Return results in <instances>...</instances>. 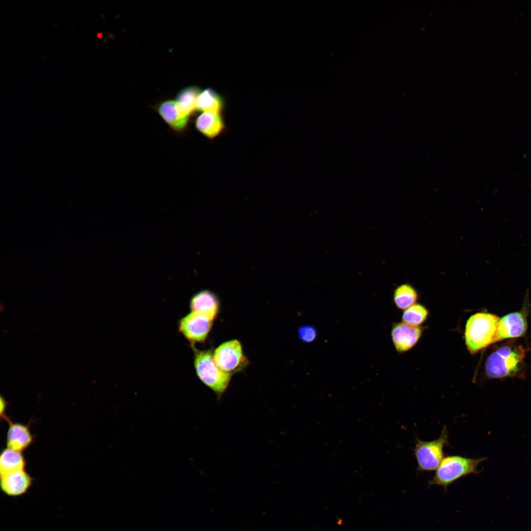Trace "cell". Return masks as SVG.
<instances>
[{"instance_id":"15","label":"cell","mask_w":531,"mask_h":531,"mask_svg":"<svg viewBox=\"0 0 531 531\" xmlns=\"http://www.w3.org/2000/svg\"><path fill=\"white\" fill-rule=\"evenodd\" d=\"M22 452L6 448L0 456V475L19 470H25L26 461Z\"/></svg>"},{"instance_id":"5","label":"cell","mask_w":531,"mask_h":531,"mask_svg":"<svg viewBox=\"0 0 531 531\" xmlns=\"http://www.w3.org/2000/svg\"><path fill=\"white\" fill-rule=\"evenodd\" d=\"M448 444V431L444 426L439 437L431 441H423L416 438L413 449L417 472H432L437 470L443 459V449Z\"/></svg>"},{"instance_id":"19","label":"cell","mask_w":531,"mask_h":531,"mask_svg":"<svg viewBox=\"0 0 531 531\" xmlns=\"http://www.w3.org/2000/svg\"><path fill=\"white\" fill-rule=\"evenodd\" d=\"M429 315L427 308L420 304H414L405 310L402 315L403 323L419 326L427 319Z\"/></svg>"},{"instance_id":"2","label":"cell","mask_w":531,"mask_h":531,"mask_svg":"<svg viewBox=\"0 0 531 531\" xmlns=\"http://www.w3.org/2000/svg\"><path fill=\"white\" fill-rule=\"evenodd\" d=\"M500 318L486 312L472 315L465 330V344L469 352L474 354L495 343Z\"/></svg>"},{"instance_id":"6","label":"cell","mask_w":531,"mask_h":531,"mask_svg":"<svg viewBox=\"0 0 531 531\" xmlns=\"http://www.w3.org/2000/svg\"><path fill=\"white\" fill-rule=\"evenodd\" d=\"M213 356L219 368L231 374L243 369L248 364L241 344L236 339L221 344L214 351Z\"/></svg>"},{"instance_id":"21","label":"cell","mask_w":531,"mask_h":531,"mask_svg":"<svg viewBox=\"0 0 531 531\" xmlns=\"http://www.w3.org/2000/svg\"><path fill=\"white\" fill-rule=\"evenodd\" d=\"M0 416L1 417H2L4 419H5L6 421H8L9 419L8 418V417L6 415L5 413L6 407L7 405V403L2 396H0Z\"/></svg>"},{"instance_id":"3","label":"cell","mask_w":531,"mask_h":531,"mask_svg":"<svg viewBox=\"0 0 531 531\" xmlns=\"http://www.w3.org/2000/svg\"><path fill=\"white\" fill-rule=\"evenodd\" d=\"M486 458H471L460 455H448L443 458L428 486L438 485L446 490L447 487L460 478L470 474H477V467Z\"/></svg>"},{"instance_id":"9","label":"cell","mask_w":531,"mask_h":531,"mask_svg":"<svg viewBox=\"0 0 531 531\" xmlns=\"http://www.w3.org/2000/svg\"><path fill=\"white\" fill-rule=\"evenodd\" d=\"M422 332L419 326L411 325L403 322L393 324L391 335L396 351L404 353L411 349L420 339Z\"/></svg>"},{"instance_id":"7","label":"cell","mask_w":531,"mask_h":531,"mask_svg":"<svg viewBox=\"0 0 531 531\" xmlns=\"http://www.w3.org/2000/svg\"><path fill=\"white\" fill-rule=\"evenodd\" d=\"M529 292L527 291L522 309L508 314L500 318L495 342L508 338L523 336L528 327L527 317L530 310Z\"/></svg>"},{"instance_id":"13","label":"cell","mask_w":531,"mask_h":531,"mask_svg":"<svg viewBox=\"0 0 531 531\" xmlns=\"http://www.w3.org/2000/svg\"><path fill=\"white\" fill-rule=\"evenodd\" d=\"M157 110L161 117L174 130L180 132L187 126L189 117L181 112L176 100H167L161 103Z\"/></svg>"},{"instance_id":"8","label":"cell","mask_w":531,"mask_h":531,"mask_svg":"<svg viewBox=\"0 0 531 531\" xmlns=\"http://www.w3.org/2000/svg\"><path fill=\"white\" fill-rule=\"evenodd\" d=\"M213 321L203 315L191 312L179 320L178 328L193 346L206 340L211 329Z\"/></svg>"},{"instance_id":"14","label":"cell","mask_w":531,"mask_h":531,"mask_svg":"<svg viewBox=\"0 0 531 531\" xmlns=\"http://www.w3.org/2000/svg\"><path fill=\"white\" fill-rule=\"evenodd\" d=\"M195 127L201 134L213 139L223 130L224 123L220 114L203 112L197 118Z\"/></svg>"},{"instance_id":"11","label":"cell","mask_w":531,"mask_h":531,"mask_svg":"<svg viewBox=\"0 0 531 531\" xmlns=\"http://www.w3.org/2000/svg\"><path fill=\"white\" fill-rule=\"evenodd\" d=\"M189 306L191 312L201 314L213 321L219 311L220 301L214 292L204 290L192 296Z\"/></svg>"},{"instance_id":"4","label":"cell","mask_w":531,"mask_h":531,"mask_svg":"<svg viewBox=\"0 0 531 531\" xmlns=\"http://www.w3.org/2000/svg\"><path fill=\"white\" fill-rule=\"evenodd\" d=\"M192 346L194 365L197 377L218 397H221L227 390L232 374L219 368L210 351L200 350Z\"/></svg>"},{"instance_id":"1","label":"cell","mask_w":531,"mask_h":531,"mask_svg":"<svg viewBox=\"0 0 531 531\" xmlns=\"http://www.w3.org/2000/svg\"><path fill=\"white\" fill-rule=\"evenodd\" d=\"M526 351L522 345L513 343L501 346L488 357L486 374L493 379L516 376L522 369Z\"/></svg>"},{"instance_id":"16","label":"cell","mask_w":531,"mask_h":531,"mask_svg":"<svg viewBox=\"0 0 531 531\" xmlns=\"http://www.w3.org/2000/svg\"><path fill=\"white\" fill-rule=\"evenodd\" d=\"M224 106L221 96L209 88L201 91L197 100V110L203 112L220 114Z\"/></svg>"},{"instance_id":"18","label":"cell","mask_w":531,"mask_h":531,"mask_svg":"<svg viewBox=\"0 0 531 531\" xmlns=\"http://www.w3.org/2000/svg\"><path fill=\"white\" fill-rule=\"evenodd\" d=\"M417 298L416 291L408 284L397 287L393 293L394 302L397 308L401 310H406L415 304Z\"/></svg>"},{"instance_id":"12","label":"cell","mask_w":531,"mask_h":531,"mask_svg":"<svg viewBox=\"0 0 531 531\" xmlns=\"http://www.w3.org/2000/svg\"><path fill=\"white\" fill-rule=\"evenodd\" d=\"M9 427L6 435L7 448L22 452L33 442L34 437L28 425L20 423L7 421Z\"/></svg>"},{"instance_id":"17","label":"cell","mask_w":531,"mask_h":531,"mask_svg":"<svg viewBox=\"0 0 531 531\" xmlns=\"http://www.w3.org/2000/svg\"><path fill=\"white\" fill-rule=\"evenodd\" d=\"M200 92L199 88L192 86L181 90L177 95L176 102L181 112L189 117L197 110V100Z\"/></svg>"},{"instance_id":"20","label":"cell","mask_w":531,"mask_h":531,"mask_svg":"<svg viewBox=\"0 0 531 531\" xmlns=\"http://www.w3.org/2000/svg\"><path fill=\"white\" fill-rule=\"evenodd\" d=\"M299 338L305 343L313 342L317 337V330L315 327L310 325L300 326L298 330Z\"/></svg>"},{"instance_id":"10","label":"cell","mask_w":531,"mask_h":531,"mask_svg":"<svg viewBox=\"0 0 531 531\" xmlns=\"http://www.w3.org/2000/svg\"><path fill=\"white\" fill-rule=\"evenodd\" d=\"M33 480L32 477L25 470L8 473L0 475L1 490L9 497H20L29 491Z\"/></svg>"}]
</instances>
